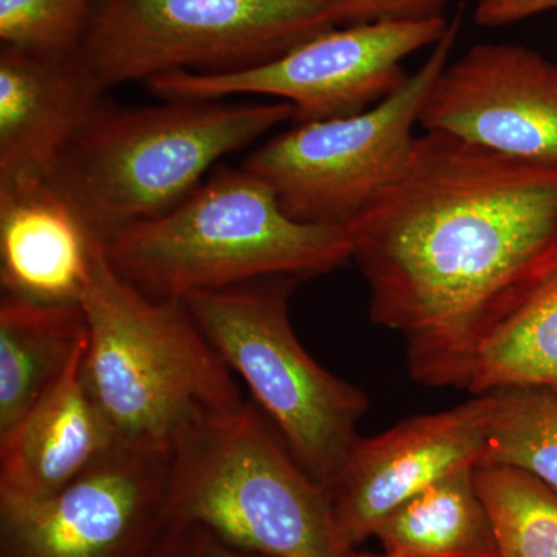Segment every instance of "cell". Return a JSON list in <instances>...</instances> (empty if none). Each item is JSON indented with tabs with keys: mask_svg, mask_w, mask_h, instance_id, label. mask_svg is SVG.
<instances>
[{
	"mask_svg": "<svg viewBox=\"0 0 557 557\" xmlns=\"http://www.w3.org/2000/svg\"><path fill=\"white\" fill-rule=\"evenodd\" d=\"M552 10L557 0H478L474 21L480 27H507Z\"/></svg>",
	"mask_w": 557,
	"mask_h": 557,
	"instance_id": "cell-24",
	"label": "cell"
},
{
	"mask_svg": "<svg viewBox=\"0 0 557 557\" xmlns=\"http://www.w3.org/2000/svg\"><path fill=\"white\" fill-rule=\"evenodd\" d=\"M491 394L493 420L480 465L518 468L557 494V391L508 387Z\"/></svg>",
	"mask_w": 557,
	"mask_h": 557,
	"instance_id": "cell-19",
	"label": "cell"
},
{
	"mask_svg": "<svg viewBox=\"0 0 557 557\" xmlns=\"http://www.w3.org/2000/svg\"><path fill=\"white\" fill-rule=\"evenodd\" d=\"M98 242L50 180L0 185L3 295L79 302Z\"/></svg>",
	"mask_w": 557,
	"mask_h": 557,
	"instance_id": "cell-14",
	"label": "cell"
},
{
	"mask_svg": "<svg viewBox=\"0 0 557 557\" xmlns=\"http://www.w3.org/2000/svg\"><path fill=\"white\" fill-rule=\"evenodd\" d=\"M89 324L83 375L113 434L174 445L183 429L244 405L233 370L185 300H153L124 281L98 244L81 296Z\"/></svg>",
	"mask_w": 557,
	"mask_h": 557,
	"instance_id": "cell-4",
	"label": "cell"
},
{
	"mask_svg": "<svg viewBox=\"0 0 557 557\" xmlns=\"http://www.w3.org/2000/svg\"><path fill=\"white\" fill-rule=\"evenodd\" d=\"M172 448L116 440L58 493H0V557H152L170 523Z\"/></svg>",
	"mask_w": 557,
	"mask_h": 557,
	"instance_id": "cell-10",
	"label": "cell"
},
{
	"mask_svg": "<svg viewBox=\"0 0 557 557\" xmlns=\"http://www.w3.org/2000/svg\"><path fill=\"white\" fill-rule=\"evenodd\" d=\"M341 25L445 20L453 0H327Z\"/></svg>",
	"mask_w": 557,
	"mask_h": 557,
	"instance_id": "cell-22",
	"label": "cell"
},
{
	"mask_svg": "<svg viewBox=\"0 0 557 557\" xmlns=\"http://www.w3.org/2000/svg\"><path fill=\"white\" fill-rule=\"evenodd\" d=\"M285 121H295V109L284 101L106 104L73 138L49 180L104 245L177 208L220 160Z\"/></svg>",
	"mask_w": 557,
	"mask_h": 557,
	"instance_id": "cell-2",
	"label": "cell"
},
{
	"mask_svg": "<svg viewBox=\"0 0 557 557\" xmlns=\"http://www.w3.org/2000/svg\"><path fill=\"white\" fill-rule=\"evenodd\" d=\"M373 324L410 376L454 387L480 341L557 265V170L424 132L397 177L344 226Z\"/></svg>",
	"mask_w": 557,
	"mask_h": 557,
	"instance_id": "cell-1",
	"label": "cell"
},
{
	"mask_svg": "<svg viewBox=\"0 0 557 557\" xmlns=\"http://www.w3.org/2000/svg\"><path fill=\"white\" fill-rule=\"evenodd\" d=\"M299 277H267L185 298L194 321L239 373L289 456L319 486L346 463L369 412L361 388L310 357L292 327L288 302Z\"/></svg>",
	"mask_w": 557,
	"mask_h": 557,
	"instance_id": "cell-6",
	"label": "cell"
},
{
	"mask_svg": "<svg viewBox=\"0 0 557 557\" xmlns=\"http://www.w3.org/2000/svg\"><path fill=\"white\" fill-rule=\"evenodd\" d=\"M87 343L21 423L0 437V493L30 498L58 493L119 440L84 381Z\"/></svg>",
	"mask_w": 557,
	"mask_h": 557,
	"instance_id": "cell-15",
	"label": "cell"
},
{
	"mask_svg": "<svg viewBox=\"0 0 557 557\" xmlns=\"http://www.w3.org/2000/svg\"><path fill=\"white\" fill-rule=\"evenodd\" d=\"M355 557H399L387 555V553H383V555H372V553H355Z\"/></svg>",
	"mask_w": 557,
	"mask_h": 557,
	"instance_id": "cell-25",
	"label": "cell"
},
{
	"mask_svg": "<svg viewBox=\"0 0 557 557\" xmlns=\"http://www.w3.org/2000/svg\"><path fill=\"white\" fill-rule=\"evenodd\" d=\"M458 468L395 509L373 537L399 557H500L475 469Z\"/></svg>",
	"mask_w": 557,
	"mask_h": 557,
	"instance_id": "cell-17",
	"label": "cell"
},
{
	"mask_svg": "<svg viewBox=\"0 0 557 557\" xmlns=\"http://www.w3.org/2000/svg\"><path fill=\"white\" fill-rule=\"evenodd\" d=\"M104 95L73 54L0 47V185L49 180Z\"/></svg>",
	"mask_w": 557,
	"mask_h": 557,
	"instance_id": "cell-13",
	"label": "cell"
},
{
	"mask_svg": "<svg viewBox=\"0 0 557 557\" xmlns=\"http://www.w3.org/2000/svg\"><path fill=\"white\" fill-rule=\"evenodd\" d=\"M102 248L112 269L153 300L258 278L309 281L351 260L346 228L296 222L265 180L226 166L215 168L177 208Z\"/></svg>",
	"mask_w": 557,
	"mask_h": 557,
	"instance_id": "cell-3",
	"label": "cell"
},
{
	"mask_svg": "<svg viewBox=\"0 0 557 557\" xmlns=\"http://www.w3.org/2000/svg\"><path fill=\"white\" fill-rule=\"evenodd\" d=\"M89 339L79 302L3 295L0 302V437L21 423Z\"/></svg>",
	"mask_w": 557,
	"mask_h": 557,
	"instance_id": "cell-16",
	"label": "cell"
},
{
	"mask_svg": "<svg viewBox=\"0 0 557 557\" xmlns=\"http://www.w3.org/2000/svg\"><path fill=\"white\" fill-rule=\"evenodd\" d=\"M170 520L203 523L270 557H355L327 491L256 406L197 418L174 442Z\"/></svg>",
	"mask_w": 557,
	"mask_h": 557,
	"instance_id": "cell-5",
	"label": "cell"
},
{
	"mask_svg": "<svg viewBox=\"0 0 557 557\" xmlns=\"http://www.w3.org/2000/svg\"><path fill=\"white\" fill-rule=\"evenodd\" d=\"M95 0H0V47L67 58L78 49Z\"/></svg>",
	"mask_w": 557,
	"mask_h": 557,
	"instance_id": "cell-21",
	"label": "cell"
},
{
	"mask_svg": "<svg viewBox=\"0 0 557 557\" xmlns=\"http://www.w3.org/2000/svg\"><path fill=\"white\" fill-rule=\"evenodd\" d=\"M418 126L557 170V64L520 44H478L440 73Z\"/></svg>",
	"mask_w": 557,
	"mask_h": 557,
	"instance_id": "cell-11",
	"label": "cell"
},
{
	"mask_svg": "<svg viewBox=\"0 0 557 557\" xmlns=\"http://www.w3.org/2000/svg\"><path fill=\"white\" fill-rule=\"evenodd\" d=\"M152 557H270L237 547L211 528L189 520H170Z\"/></svg>",
	"mask_w": 557,
	"mask_h": 557,
	"instance_id": "cell-23",
	"label": "cell"
},
{
	"mask_svg": "<svg viewBox=\"0 0 557 557\" xmlns=\"http://www.w3.org/2000/svg\"><path fill=\"white\" fill-rule=\"evenodd\" d=\"M491 392L440 412L399 421L373 437H359L325 487L336 522L351 548L409 498L458 468L482 463L490 440Z\"/></svg>",
	"mask_w": 557,
	"mask_h": 557,
	"instance_id": "cell-12",
	"label": "cell"
},
{
	"mask_svg": "<svg viewBox=\"0 0 557 557\" xmlns=\"http://www.w3.org/2000/svg\"><path fill=\"white\" fill-rule=\"evenodd\" d=\"M460 16L394 94L355 115L295 123L249 153L282 209L307 225L347 226L408 161L432 84L448 65Z\"/></svg>",
	"mask_w": 557,
	"mask_h": 557,
	"instance_id": "cell-8",
	"label": "cell"
},
{
	"mask_svg": "<svg viewBox=\"0 0 557 557\" xmlns=\"http://www.w3.org/2000/svg\"><path fill=\"white\" fill-rule=\"evenodd\" d=\"M448 20L330 28L276 60L231 73L175 72L149 79L161 100L265 97L288 102L295 123L355 115L405 83L403 61L434 47Z\"/></svg>",
	"mask_w": 557,
	"mask_h": 557,
	"instance_id": "cell-9",
	"label": "cell"
},
{
	"mask_svg": "<svg viewBox=\"0 0 557 557\" xmlns=\"http://www.w3.org/2000/svg\"><path fill=\"white\" fill-rule=\"evenodd\" d=\"M475 482L496 527L500 557H557L555 491L500 465H479Z\"/></svg>",
	"mask_w": 557,
	"mask_h": 557,
	"instance_id": "cell-20",
	"label": "cell"
},
{
	"mask_svg": "<svg viewBox=\"0 0 557 557\" xmlns=\"http://www.w3.org/2000/svg\"><path fill=\"white\" fill-rule=\"evenodd\" d=\"M508 387L557 391V265L480 341L454 386L471 395Z\"/></svg>",
	"mask_w": 557,
	"mask_h": 557,
	"instance_id": "cell-18",
	"label": "cell"
},
{
	"mask_svg": "<svg viewBox=\"0 0 557 557\" xmlns=\"http://www.w3.org/2000/svg\"><path fill=\"white\" fill-rule=\"evenodd\" d=\"M341 27L327 0H95L73 57L102 91L166 73H231Z\"/></svg>",
	"mask_w": 557,
	"mask_h": 557,
	"instance_id": "cell-7",
	"label": "cell"
}]
</instances>
